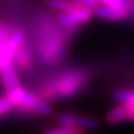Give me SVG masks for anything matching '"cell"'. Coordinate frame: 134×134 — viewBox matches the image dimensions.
I'll use <instances>...</instances> for the list:
<instances>
[{
    "label": "cell",
    "mask_w": 134,
    "mask_h": 134,
    "mask_svg": "<svg viewBox=\"0 0 134 134\" xmlns=\"http://www.w3.org/2000/svg\"><path fill=\"white\" fill-rule=\"evenodd\" d=\"M56 81H49L53 84H46L41 95L46 99L52 97H69L77 94L87 81V76L82 71H66L56 77Z\"/></svg>",
    "instance_id": "6da1fadb"
},
{
    "label": "cell",
    "mask_w": 134,
    "mask_h": 134,
    "mask_svg": "<svg viewBox=\"0 0 134 134\" xmlns=\"http://www.w3.org/2000/svg\"><path fill=\"white\" fill-rule=\"evenodd\" d=\"M45 29L48 35L44 36V33L39 32L38 36V57L43 64L52 65L57 62L62 50L64 49L63 43L65 42V38L59 29L53 26L52 24H45Z\"/></svg>",
    "instance_id": "7a4b0ae2"
},
{
    "label": "cell",
    "mask_w": 134,
    "mask_h": 134,
    "mask_svg": "<svg viewBox=\"0 0 134 134\" xmlns=\"http://www.w3.org/2000/svg\"><path fill=\"white\" fill-rule=\"evenodd\" d=\"M7 95L11 99V101L14 103V106L43 114V115H50L52 113V109L45 100H42L39 96L30 93L29 90L21 88V87H18V88L8 91Z\"/></svg>",
    "instance_id": "3957f363"
},
{
    "label": "cell",
    "mask_w": 134,
    "mask_h": 134,
    "mask_svg": "<svg viewBox=\"0 0 134 134\" xmlns=\"http://www.w3.org/2000/svg\"><path fill=\"white\" fill-rule=\"evenodd\" d=\"M94 15L93 10L90 8L83 7V6L75 5L70 11L66 12H61L57 15V24L63 29H76L80 25L87 23L91 19V17Z\"/></svg>",
    "instance_id": "277c9868"
},
{
    "label": "cell",
    "mask_w": 134,
    "mask_h": 134,
    "mask_svg": "<svg viewBox=\"0 0 134 134\" xmlns=\"http://www.w3.org/2000/svg\"><path fill=\"white\" fill-rule=\"evenodd\" d=\"M25 42V33L21 29H13L6 43L0 48V70L12 63L17 49Z\"/></svg>",
    "instance_id": "5b68a950"
},
{
    "label": "cell",
    "mask_w": 134,
    "mask_h": 134,
    "mask_svg": "<svg viewBox=\"0 0 134 134\" xmlns=\"http://www.w3.org/2000/svg\"><path fill=\"white\" fill-rule=\"evenodd\" d=\"M57 120L62 125L81 128L83 131H87V129H96L99 127V122L95 119H93V118L82 116V115H76V114H70V113L59 114Z\"/></svg>",
    "instance_id": "8992f818"
},
{
    "label": "cell",
    "mask_w": 134,
    "mask_h": 134,
    "mask_svg": "<svg viewBox=\"0 0 134 134\" xmlns=\"http://www.w3.org/2000/svg\"><path fill=\"white\" fill-rule=\"evenodd\" d=\"M94 15H96L97 18L101 19H107V20H125L129 15V12L125 8L120 7H111V6L107 5H99L93 10Z\"/></svg>",
    "instance_id": "52a82bcc"
},
{
    "label": "cell",
    "mask_w": 134,
    "mask_h": 134,
    "mask_svg": "<svg viewBox=\"0 0 134 134\" xmlns=\"http://www.w3.org/2000/svg\"><path fill=\"white\" fill-rule=\"evenodd\" d=\"M0 79L3 82L4 87L6 88V90L11 91L13 89L20 87V82H19V77H18L17 72V66L14 65V63H10L0 70Z\"/></svg>",
    "instance_id": "ba28073f"
},
{
    "label": "cell",
    "mask_w": 134,
    "mask_h": 134,
    "mask_svg": "<svg viewBox=\"0 0 134 134\" xmlns=\"http://www.w3.org/2000/svg\"><path fill=\"white\" fill-rule=\"evenodd\" d=\"M32 52H31L29 45L26 42H24L19 48L17 49L13 57L12 63H14L15 66H20L23 69H27L32 65Z\"/></svg>",
    "instance_id": "9c48e42d"
},
{
    "label": "cell",
    "mask_w": 134,
    "mask_h": 134,
    "mask_svg": "<svg viewBox=\"0 0 134 134\" xmlns=\"http://www.w3.org/2000/svg\"><path fill=\"white\" fill-rule=\"evenodd\" d=\"M129 120V111L124 102H119L118 106L111 108L106 115V121L109 125H115Z\"/></svg>",
    "instance_id": "30bf717a"
},
{
    "label": "cell",
    "mask_w": 134,
    "mask_h": 134,
    "mask_svg": "<svg viewBox=\"0 0 134 134\" xmlns=\"http://www.w3.org/2000/svg\"><path fill=\"white\" fill-rule=\"evenodd\" d=\"M116 102H124L129 111V120L134 121V90L133 89H119L113 94Z\"/></svg>",
    "instance_id": "8fae6325"
},
{
    "label": "cell",
    "mask_w": 134,
    "mask_h": 134,
    "mask_svg": "<svg viewBox=\"0 0 134 134\" xmlns=\"http://www.w3.org/2000/svg\"><path fill=\"white\" fill-rule=\"evenodd\" d=\"M43 134H84V131L81 128L66 126V125L59 124V126L48 128L43 132Z\"/></svg>",
    "instance_id": "7c38bea8"
},
{
    "label": "cell",
    "mask_w": 134,
    "mask_h": 134,
    "mask_svg": "<svg viewBox=\"0 0 134 134\" xmlns=\"http://www.w3.org/2000/svg\"><path fill=\"white\" fill-rule=\"evenodd\" d=\"M101 5L111 6V7H120L127 10L129 13L134 11V0H97Z\"/></svg>",
    "instance_id": "4fadbf2b"
},
{
    "label": "cell",
    "mask_w": 134,
    "mask_h": 134,
    "mask_svg": "<svg viewBox=\"0 0 134 134\" xmlns=\"http://www.w3.org/2000/svg\"><path fill=\"white\" fill-rule=\"evenodd\" d=\"M48 5L55 11L66 12V11H70L75 6V4L70 0H48Z\"/></svg>",
    "instance_id": "5bb4252c"
},
{
    "label": "cell",
    "mask_w": 134,
    "mask_h": 134,
    "mask_svg": "<svg viewBox=\"0 0 134 134\" xmlns=\"http://www.w3.org/2000/svg\"><path fill=\"white\" fill-rule=\"evenodd\" d=\"M14 107H15L14 103L11 101L7 94L0 96V115H5V114L10 113Z\"/></svg>",
    "instance_id": "9a60e30c"
},
{
    "label": "cell",
    "mask_w": 134,
    "mask_h": 134,
    "mask_svg": "<svg viewBox=\"0 0 134 134\" xmlns=\"http://www.w3.org/2000/svg\"><path fill=\"white\" fill-rule=\"evenodd\" d=\"M11 32H12V29H10L4 21L0 20V48L6 43Z\"/></svg>",
    "instance_id": "2e32d148"
},
{
    "label": "cell",
    "mask_w": 134,
    "mask_h": 134,
    "mask_svg": "<svg viewBox=\"0 0 134 134\" xmlns=\"http://www.w3.org/2000/svg\"><path fill=\"white\" fill-rule=\"evenodd\" d=\"M70 1H72L75 5L83 6V7L90 8V10H94V8L99 5V1H97V0H70Z\"/></svg>",
    "instance_id": "e0dca14e"
},
{
    "label": "cell",
    "mask_w": 134,
    "mask_h": 134,
    "mask_svg": "<svg viewBox=\"0 0 134 134\" xmlns=\"http://www.w3.org/2000/svg\"><path fill=\"white\" fill-rule=\"evenodd\" d=\"M1 116H3V115H0V119H1Z\"/></svg>",
    "instance_id": "ac0fdd59"
}]
</instances>
